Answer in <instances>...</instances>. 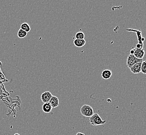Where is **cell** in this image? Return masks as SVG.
Masks as SVG:
<instances>
[{
	"label": "cell",
	"instance_id": "cell-1",
	"mask_svg": "<svg viewBox=\"0 0 146 135\" xmlns=\"http://www.w3.org/2000/svg\"><path fill=\"white\" fill-rule=\"evenodd\" d=\"M90 124L93 126H98L102 125L106 123V120H102L100 116L98 113H94L92 116H91L89 119Z\"/></svg>",
	"mask_w": 146,
	"mask_h": 135
},
{
	"label": "cell",
	"instance_id": "cell-2",
	"mask_svg": "<svg viewBox=\"0 0 146 135\" xmlns=\"http://www.w3.org/2000/svg\"><path fill=\"white\" fill-rule=\"evenodd\" d=\"M80 113L82 116L89 118L92 116L94 114L92 108L88 104H84L80 108Z\"/></svg>",
	"mask_w": 146,
	"mask_h": 135
},
{
	"label": "cell",
	"instance_id": "cell-3",
	"mask_svg": "<svg viewBox=\"0 0 146 135\" xmlns=\"http://www.w3.org/2000/svg\"><path fill=\"white\" fill-rule=\"evenodd\" d=\"M143 62V59L137 58L134 55L130 54L127 58V67L129 68V69L138 62Z\"/></svg>",
	"mask_w": 146,
	"mask_h": 135
},
{
	"label": "cell",
	"instance_id": "cell-4",
	"mask_svg": "<svg viewBox=\"0 0 146 135\" xmlns=\"http://www.w3.org/2000/svg\"><path fill=\"white\" fill-rule=\"evenodd\" d=\"M52 97V94L50 92H45L42 93L40 97L41 100L44 104L48 103L50 100L51 98Z\"/></svg>",
	"mask_w": 146,
	"mask_h": 135
},
{
	"label": "cell",
	"instance_id": "cell-5",
	"mask_svg": "<svg viewBox=\"0 0 146 135\" xmlns=\"http://www.w3.org/2000/svg\"><path fill=\"white\" fill-rule=\"evenodd\" d=\"M134 55L136 58L139 59H143L144 55H145V51L143 48H134Z\"/></svg>",
	"mask_w": 146,
	"mask_h": 135
},
{
	"label": "cell",
	"instance_id": "cell-6",
	"mask_svg": "<svg viewBox=\"0 0 146 135\" xmlns=\"http://www.w3.org/2000/svg\"><path fill=\"white\" fill-rule=\"evenodd\" d=\"M142 62H138L130 68V70L134 74H138L141 72Z\"/></svg>",
	"mask_w": 146,
	"mask_h": 135
},
{
	"label": "cell",
	"instance_id": "cell-7",
	"mask_svg": "<svg viewBox=\"0 0 146 135\" xmlns=\"http://www.w3.org/2000/svg\"><path fill=\"white\" fill-rule=\"evenodd\" d=\"M49 103L52 108H56L59 106V99L56 96H52Z\"/></svg>",
	"mask_w": 146,
	"mask_h": 135
},
{
	"label": "cell",
	"instance_id": "cell-8",
	"mask_svg": "<svg viewBox=\"0 0 146 135\" xmlns=\"http://www.w3.org/2000/svg\"><path fill=\"white\" fill-rule=\"evenodd\" d=\"M111 76H112V72L111 71L108 69L105 70L102 73V77L103 79L105 80H108L110 79Z\"/></svg>",
	"mask_w": 146,
	"mask_h": 135
},
{
	"label": "cell",
	"instance_id": "cell-9",
	"mask_svg": "<svg viewBox=\"0 0 146 135\" xmlns=\"http://www.w3.org/2000/svg\"><path fill=\"white\" fill-rule=\"evenodd\" d=\"M74 44L75 45V46H76L77 47H78V48H80L83 47L84 45L86 44V41L85 39H74Z\"/></svg>",
	"mask_w": 146,
	"mask_h": 135
},
{
	"label": "cell",
	"instance_id": "cell-10",
	"mask_svg": "<svg viewBox=\"0 0 146 135\" xmlns=\"http://www.w3.org/2000/svg\"><path fill=\"white\" fill-rule=\"evenodd\" d=\"M42 111L46 113H49L51 112L52 111V108L51 107L50 104L48 102V103H45L42 105Z\"/></svg>",
	"mask_w": 146,
	"mask_h": 135
},
{
	"label": "cell",
	"instance_id": "cell-11",
	"mask_svg": "<svg viewBox=\"0 0 146 135\" xmlns=\"http://www.w3.org/2000/svg\"><path fill=\"white\" fill-rule=\"evenodd\" d=\"M20 27H21L20 29H23V30L27 32V33H28L30 31H31V27L28 23H22V25H21Z\"/></svg>",
	"mask_w": 146,
	"mask_h": 135
},
{
	"label": "cell",
	"instance_id": "cell-12",
	"mask_svg": "<svg viewBox=\"0 0 146 135\" xmlns=\"http://www.w3.org/2000/svg\"><path fill=\"white\" fill-rule=\"evenodd\" d=\"M27 33H28L27 32L23 30V29H20L18 31V37L20 39H23V38L27 37Z\"/></svg>",
	"mask_w": 146,
	"mask_h": 135
},
{
	"label": "cell",
	"instance_id": "cell-13",
	"mask_svg": "<svg viewBox=\"0 0 146 135\" xmlns=\"http://www.w3.org/2000/svg\"><path fill=\"white\" fill-rule=\"evenodd\" d=\"M84 37H85V35L82 32H78L75 35L76 39H84Z\"/></svg>",
	"mask_w": 146,
	"mask_h": 135
},
{
	"label": "cell",
	"instance_id": "cell-14",
	"mask_svg": "<svg viewBox=\"0 0 146 135\" xmlns=\"http://www.w3.org/2000/svg\"><path fill=\"white\" fill-rule=\"evenodd\" d=\"M141 72L144 74H146V60L143 61L141 67Z\"/></svg>",
	"mask_w": 146,
	"mask_h": 135
},
{
	"label": "cell",
	"instance_id": "cell-15",
	"mask_svg": "<svg viewBox=\"0 0 146 135\" xmlns=\"http://www.w3.org/2000/svg\"><path fill=\"white\" fill-rule=\"evenodd\" d=\"M134 49H133L130 51V54L134 55Z\"/></svg>",
	"mask_w": 146,
	"mask_h": 135
},
{
	"label": "cell",
	"instance_id": "cell-16",
	"mask_svg": "<svg viewBox=\"0 0 146 135\" xmlns=\"http://www.w3.org/2000/svg\"><path fill=\"white\" fill-rule=\"evenodd\" d=\"M76 135H85L84 134H83V133H82V132H77V134H76Z\"/></svg>",
	"mask_w": 146,
	"mask_h": 135
},
{
	"label": "cell",
	"instance_id": "cell-17",
	"mask_svg": "<svg viewBox=\"0 0 146 135\" xmlns=\"http://www.w3.org/2000/svg\"><path fill=\"white\" fill-rule=\"evenodd\" d=\"M14 135H20L19 134H15Z\"/></svg>",
	"mask_w": 146,
	"mask_h": 135
}]
</instances>
